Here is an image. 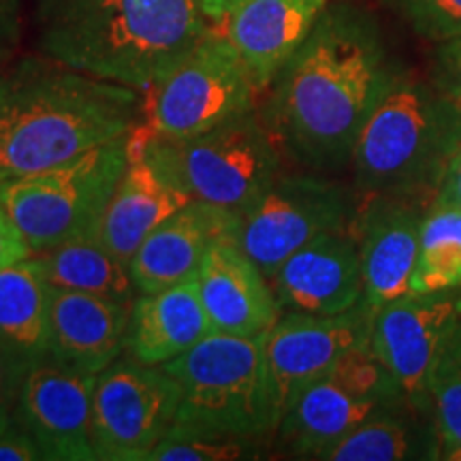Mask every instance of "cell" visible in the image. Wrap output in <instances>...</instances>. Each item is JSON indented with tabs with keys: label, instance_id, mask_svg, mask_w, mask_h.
Here are the masks:
<instances>
[{
	"label": "cell",
	"instance_id": "cell-1",
	"mask_svg": "<svg viewBox=\"0 0 461 461\" xmlns=\"http://www.w3.org/2000/svg\"><path fill=\"white\" fill-rule=\"evenodd\" d=\"M370 11L327 5L312 32L269 86L263 120L302 169H350L357 137L400 73Z\"/></svg>",
	"mask_w": 461,
	"mask_h": 461
},
{
	"label": "cell",
	"instance_id": "cell-2",
	"mask_svg": "<svg viewBox=\"0 0 461 461\" xmlns=\"http://www.w3.org/2000/svg\"><path fill=\"white\" fill-rule=\"evenodd\" d=\"M146 122V92L48 56L0 68V184L48 171Z\"/></svg>",
	"mask_w": 461,
	"mask_h": 461
},
{
	"label": "cell",
	"instance_id": "cell-3",
	"mask_svg": "<svg viewBox=\"0 0 461 461\" xmlns=\"http://www.w3.org/2000/svg\"><path fill=\"white\" fill-rule=\"evenodd\" d=\"M43 56L148 92L207 32L197 0H34Z\"/></svg>",
	"mask_w": 461,
	"mask_h": 461
},
{
	"label": "cell",
	"instance_id": "cell-4",
	"mask_svg": "<svg viewBox=\"0 0 461 461\" xmlns=\"http://www.w3.org/2000/svg\"><path fill=\"white\" fill-rule=\"evenodd\" d=\"M461 146V107L400 68L357 137L350 171L361 197L431 201Z\"/></svg>",
	"mask_w": 461,
	"mask_h": 461
},
{
	"label": "cell",
	"instance_id": "cell-5",
	"mask_svg": "<svg viewBox=\"0 0 461 461\" xmlns=\"http://www.w3.org/2000/svg\"><path fill=\"white\" fill-rule=\"evenodd\" d=\"M135 132L143 149L190 197L235 216L285 171V154L257 109L188 140H167L146 122Z\"/></svg>",
	"mask_w": 461,
	"mask_h": 461
},
{
	"label": "cell",
	"instance_id": "cell-6",
	"mask_svg": "<svg viewBox=\"0 0 461 461\" xmlns=\"http://www.w3.org/2000/svg\"><path fill=\"white\" fill-rule=\"evenodd\" d=\"M160 367L180 384V423L263 440L276 436L278 414L269 387L265 336L214 331Z\"/></svg>",
	"mask_w": 461,
	"mask_h": 461
},
{
	"label": "cell",
	"instance_id": "cell-7",
	"mask_svg": "<svg viewBox=\"0 0 461 461\" xmlns=\"http://www.w3.org/2000/svg\"><path fill=\"white\" fill-rule=\"evenodd\" d=\"M129 165V137L0 184V203L32 255L92 233Z\"/></svg>",
	"mask_w": 461,
	"mask_h": 461
},
{
	"label": "cell",
	"instance_id": "cell-8",
	"mask_svg": "<svg viewBox=\"0 0 461 461\" xmlns=\"http://www.w3.org/2000/svg\"><path fill=\"white\" fill-rule=\"evenodd\" d=\"M363 197L316 171H282L238 216L235 240L269 280L293 252L330 230L353 229Z\"/></svg>",
	"mask_w": 461,
	"mask_h": 461
},
{
	"label": "cell",
	"instance_id": "cell-9",
	"mask_svg": "<svg viewBox=\"0 0 461 461\" xmlns=\"http://www.w3.org/2000/svg\"><path fill=\"white\" fill-rule=\"evenodd\" d=\"M402 406L412 403L367 344L299 391L282 414L276 436L295 457L321 459L367 419Z\"/></svg>",
	"mask_w": 461,
	"mask_h": 461
},
{
	"label": "cell",
	"instance_id": "cell-10",
	"mask_svg": "<svg viewBox=\"0 0 461 461\" xmlns=\"http://www.w3.org/2000/svg\"><path fill=\"white\" fill-rule=\"evenodd\" d=\"M257 95L233 45L210 31L146 92V126L188 140L257 109Z\"/></svg>",
	"mask_w": 461,
	"mask_h": 461
},
{
	"label": "cell",
	"instance_id": "cell-11",
	"mask_svg": "<svg viewBox=\"0 0 461 461\" xmlns=\"http://www.w3.org/2000/svg\"><path fill=\"white\" fill-rule=\"evenodd\" d=\"M182 391L165 367L120 355L96 374L92 445L99 461H148L173 428Z\"/></svg>",
	"mask_w": 461,
	"mask_h": 461
},
{
	"label": "cell",
	"instance_id": "cell-12",
	"mask_svg": "<svg viewBox=\"0 0 461 461\" xmlns=\"http://www.w3.org/2000/svg\"><path fill=\"white\" fill-rule=\"evenodd\" d=\"M459 321L461 288L406 293L374 312L370 348L419 412L431 414V370Z\"/></svg>",
	"mask_w": 461,
	"mask_h": 461
},
{
	"label": "cell",
	"instance_id": "cell-13",
	"mask_svg": "<svg viewBox=\"0 0 461 461\" xmlns=\"http://www.w3.org/2000/svg\"><path fill=\"white\" fill-rule=\"evenodd\" d=\"M374 312L361 302L342 314L282 312L265 333V361L278 423L299 391L346 355L370 344Z\"/></svg>",
	"mask_w": 461,
	"mask_h": 461
},
{
	"label": "cell",
	"instance_id": "cell-14",
	"mask_svg": "<svg viewBox=\"0 0 461 461\" xmlns=\"http://www.w3.org/2000/svg\"><path fill=\"white\" fill-rule=\"evenodd\" d=\"M96 376L41 361L28 370L14 420L34 438L45 461H99L92 445Z\"/></svg>",
	"mask_w": 461,
	"mask_h": 461
},
{
	"label": "cell",
	"instance_id": "cell-15",
	"mask_svg": "<svg viewBox=\"0 0 461 461\" xmlns=\"http://www.w3.org/2000/svg\"><path fill=\"white\" fill-rule=\"evenodd\" d=\"M428 203L425 199L391 194L363 197L353 230L359 241L363 302L372 312L411 293Z\"/></svg>",
	"mask_w": 461,
	"mask_h": 461
},
{
	"label": "cell",
	"instance_id": "cell-16",
	"mask_svg": "<svg viewBox=\"0 0 461 461\" xmlns=\"http://www.w3.org/2000/svg\"><path fill=\"white\" fill-rule=\"evenodd\" d=\"M269 282L282 312L330 316L357 308L363 302V269L355 230H330L308 241Z\"/></svg>",
	"mask_w": 461,
	"mask_h": 461
},
{
	"label": "cell",
	"instance_id": "cell-17",
	"mask_svg": "<svg viewBox=\"0 0 461 461\" xmlns=\"http://www.w3.org/2000/svg\"><path fill=\"white\" fill-rule=\"evenodd\" d=\"M201 302L212 331L265 336L282 316L272 282L241 250L233 233L212 244L197 272Z\"/></svg>",
	"mask_w": 461,
	"mask_h": 461
},
{
	"label": "cell",
	"instance_id": "cell-18",
	"mask_svg": "<svg viewBox=\"0 0 461 461\" xmlns=\"http://www.w3.org/2000/svg\"><path fill=\"white\" fill-rule=\"evenodd\" d=\"M330 0H240L222 17V34L257 92L269 90L282 67L312 32Z\"/></svg>",
	"mask_w": 461,
	"mask_h": 461
},
{
	"label": "cell",
	"instance_id": "cell-19",
	"mask_svg": "<svg viewBox=\"0 0 461 461\" xmlns=\"http://www.w3.org/2000/svg\"><path fill=\"white\" fill-rule=\"evenodd\" d=\"M190 201L193 197L149 157L132 131L129 135V165L92 233L113 255L131 263L143 240Z\"/></svg>",
	"mask_w": 461,
	"mask_h": 461
},
{
	"label": "cell",
	"instance_id": "cell-20",
	"mask_svg": "<svg viewBox=\"0 0 461 461\" xmlns=\"http://www.w3.org/2000/svg\"><path fill=\"white\" fill-rule=\"evenodd\" d=\"M129 319V305L51 286L48 361L96 376L126 350Z\"/></svg>",
	"mask_w": 461,
	"mask_h": 461
},
{
	"label": "cell",
	"instance_id": "cell-21",
	"mask_svg": "<svg viewBox=\"0 0 461 461\" xmlns=\"http://www.w3.org/2000/svg\"><path fill=\"white\" fill-rule=\"evenodd\" d=\"M238 216L193 199L143 240L131 258V274L140 293H157L197 276L216 240L235 230Z\"/></svg>",
	"mask_w": 461,
	"mask_h": 461
},
{
	"label": "cell",
	"instance_id": "cell-22",
	"mask_svg": "<svg viewBox=\"0 0 461 461\" xmlns=\"http://www.w3.org/2000/svg\"><path fill=\"white\" fill-rule=\"evenodd\" d=\"M212 325L201 302L197 276L157 293H140L131 305L126 353L146 366H165L193 348Z\"/></svg>",
	"mask_w": 461,
	"mask_h": 461
},
{
	"label": "cell",
	"instance_id": "cell-23",
	"mask_svg": "<svg viewBox=\"0 0 461 461\" xmlns=\"http://www.w3.org/2000/svg\"><path fill=\"white\" fill-rule=\"evenodd\" d=\"M322 461L442 459V440L431 414L402 406L367 419L321 455Z\"/></svg>",
	"mask_w": 461,
	"mask_h": 461
},
{
	"label": "cell",
	"instance_id": "cell-24",
	"mask_svg": "<svg viewBox=\"0 0 461 461\" xmlns=\"http://www.w3.org/2000/svg\"><path fill=\"white\" fill-rule=\"evenodd\" d=\"M50 295L34 255L0 269V344L28 366L48 361Z\"/></svg>",
	"mask_w": 461,
	"mask_h": 461
},
{
	"label": "cell",
	"instance_id": "cell-25",
	"mask_svg": "<svg viewBox=\"0 0 461 461\" xmlns=\"http://www.w3.org/2000/svg\"><path fill=\"white\" fill-rule=\"evenodd\" d=\"M34 257L54 288L88 293L129 308L140 295L131 265L113 255L95 233L79 235Z\"/></svg>",
	"mask_w": 461,
	"mask_h": 461
},
{
	"label": "cell",
	"instance_id": "cell-26",
	"mask_svg": "<svg viewBox=\"0 0 461 461\" xmlns=\"http://www.w3.org/2000/svg\"><path fill=\"white\" fill-rule=\"evenodd\" d=\"M461 288V207L438 197L425 207L411 293Z\"/></svg>",
	"mask_w": 461,
	"mask_h": 461
},
{
	"label": "cell",
	"instance_id": "cell-27",
	"mask_svg": "<svg viewBox=\"0 0 461 461\" xmlns=\"http://www.w3.org/2000/svg\"><path fill=\"white\" fill-rule=\"evenodd\" d=\"M263 438L176 420L148 461H244L261 457Z\"/></svg>",
	"mask_w": 461,
	"mask_h": 461
},
{
	"label": "cell",
	"instance_id": "cell-28",
	"mask_svg": "<svg viewBox=\"0 0 461 461\" xmlns=\"http://www.w3.org/2000/svg\"><path fill=\"white\" fill-rule=\"evenodd\" d=\"M429 406L442 440V459H461V321L431 370Z\"/></svg>",
	"mask_w": 461,
	"mask_h": 461
},
{
	"label": "cell",
	"instance_id": "cell-29",
	"mask_svg": "<svg viewBox=\"0 0 461 461\" xmlns=\"http://www.w3.org/2000/svg\"><path fill=\"white\" fill-rule=\"evenodd\" d=\"M420 39L442 43L461 34V0H389Z\"/></svg>",
	"mask_w": 461,
	"mask_h": 461
},
{
	"label": "cell",
	"instance_id": "cell-30",
	"mask_svg": "<svg viewBox=\"0 0 461 461\" xmlns=\"http://www.w3.org/2000/svg\"><path fill=\"white\" fill-rule=\"evenodd\" d=\"M431 82L442 95L461 107V34L436 43L431 60Z\"/></svg>",
	"mask_w": 461,
	"mask_h": 461
},
{
	"label": "cell",
	"instance_id": "cell-31",
	"mask_svg": "<svg viewBox=\"0 0 461 461\" xmlns=\"http://www.w3.org/2000/svg\"><path fill=\"white\" fill-rule=\"evenodd\" d=\"M31 367L32 366H28L24 359H20V357L0 344V408L3 411L14 414L22 383H24Z\"/></svg>",
	"mask_w": 461,
	"mask_h": 461
},
{
	"label": "cell",
	"instance_id": "cell-32",
	"mask_svg": "<svg viewBox=\"0 0 461 461\" xmlns=\"http://www.w3.org/2000/svg\"><path fill=\"white\" fill-rule=\"evenodd\" d=\"M22 3L24 0H0V68L14 60L20 45Z\"/></svg>",
	"mask_w": 461,
	"mask_h": 461
},
{
	"label": "cell",
	"instance_id": "cell-33",
	"mask_svg": "<svg viewBox=\"0 0 461 461\" xmlns=\"http://www.w3.org/2000/svg\"><path fill=\"white\" fill-rule=\"evenodd\" d=\"M43 459L34 438L11 419L7 429L0 434V461H39Z\"/></svg>",
	"mask_w": 461,
	"mask_h": 461
},
{
	"label": "cell",
	"instance_id": "cell-34",
	"mask_svg": "<svg viewBox=\"0 0 461 461\" xmlns=\"http://www.w3.org/2000/svg\"><path fill=\"white\" fill-rule=\"evenodd\" d=\"M31 255V248H28L22 233L11 221L7 210L0 203V269L9 267L17 261H24Z\"/></svg>",
	"mask_w": 461,
	"mask_h": 461
},
{
	"label": "cell",
	"instance_id": "cell-35",
	"mask_svg": "<svg viewBox=\"0 0 461 461\" xmlns=\"http://www.w3.org/2000/svg\"><path fill=\"white\" fill-rule=\"evenodd\" d=\"M434 197L461 207V146L457 148V152L453 154L451 163H448Z\"/></svg>",
	"mask_w": 461,
	"mask_h": 461
},
{
	"label": "cell",
	"instance_id": "cell-36",
	"mask_svg": "<svg viewBox=\"0 0 461 461\" xmlns=\"http://www.w3.org/2000/svg\"><path fill=\"white\" fill-rule=\"evenodd\" d=\"M238 3L240 0H197V5L212 22H222V17Z\"/></svg>",
	"mask_w": 461,
	"mask_h": 461
},
{
	"label": "cell",
	"instance_id": "cell-37",
	"mask_svg": "<svg viewBox=\"0 0 461 461\" xmlns=\"http://www.w3.org/2000/svg\"><path fill=\"white\" fill-rule=\"evenodd\" d=\"M11 419H14V414H11L9 411H3V408H0V434H3V431L7 429V425L11 423Z\"/></svg>",
	"mask_w": 461,
	"mask_h": 461
}]
</instances>
